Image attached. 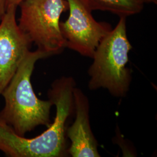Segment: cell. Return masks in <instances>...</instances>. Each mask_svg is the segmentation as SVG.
Here are the masks:
<instances>
[{
    "instance_id": "cell-5",
    "label": "cell",
    "mask_w": 157,
    "mask_h": 157,
    "mask_svg": "<svg viewBox=\"0 0 157 157\" xmlns=\"http://www.w3.org/2000/svg\"><path fill=\"white\" fill-rule=\"evenodd\" d=\"M69 17L60 22V29L68 48L91 58L101 40L112 29L107 23L95 21L82 0H67Z\"/></svg>"
},
{
    "instance_id": "cell-8",
    "label": "cell",
    "mask_w": 157,
    "mask_h": 157,
    "mask_svg": "<svg viewBox=\"0 0 157 157\" xmlns=\"http://www.w3.org/2000/svg\"><path fill=\"white\" fill-rule=\"evenodd\" d=\"M90 11L112 12L120 17H129L140 13L144 6L139 0H82Z\"/></svg>"
},
{
    "instance_id": "cell-11",
    "label": "cell",
    "mask_w": 157,
    "mask_h": 157,
    "mask_svg": "<svg viewBox=\"0 0 157 157\" xmlns=\"http://www.w3.org/2000/svg\"><path fill=\"white\" fill-rule=\"evenodd\" d=\"M139 1L144 4L145 3H152L155 4H157V0H139Z\"/></svg>"
},
{
    "instance_id": "cell-6",
    "label": "cell",
    "mask_w": 157,
    "mask_h": 157,
    "mask_svg": "<svg viewBox=\"0 0 157 157\" xmlns=\"http://www.w3.org/2000/svg\"><path fill=\"white\" fill-rule=\"evenodd\" d=\"M17 9L8 8L0 21V95L30 51L32 44L18 26Z\"/></svg>"
},
{
    "instance_id": "cell-3",
    "label": "cell",
    "mask_w": 157,
    "mask_h": 157,
    "mask_svg": "<svg viewBox=\"0 0 157 157\" xmlns=\"http://www.w3.org/2000/svg\"><path fill=\"white\" fill-rule=\"evenodd\" d=\"M126 17H120L115 28L95 49L93 62L88 70L91 90L104 88L117 97H124L129 91L132 75L126 65L132 45L127 36Z\"/></svg>"
},
{
    "instance_id": "cell-1",
    "label": "cell",
    "mask_w": 157,
    "mask_h": 157,
    "mask_svg": "<svg viewBox=\"0 0 157 157\" xmlns=\"http://www.w3.org/2000/svg\"><path fill=\"white\" fill-rule=\"evenodd\" d=\"M75 84L71 77H62L53 82L48 96L56 107V115L54 122L41 135L26 138L0 121V151L10 157L65 156V123L73 111Z\"/></svg>"
},
{
    "instance_id": "cell-9",
    "label": "cell",
    "mask_w": 157,
    "mask_h": 157,
    "mask_svg": "<svg viewBox=\"0 0 157 157\" xmlns=\"http://www.w3.org/2000/svg\"><path fill=\"white\" fill-rule=\"evenodd\" d=\"M23 0H6V10L11 7L17 8Z\"/></svg>"
},
{
    "instance_id": "cell-2",
    "label": "cell",
    "mask_w": 157,
    "mask_h": 157,
    "mask_svg": "<svg viewBox=\"0 0 157 157\" xmlns=\"http://www.w3.org/2000/svg\"><path fill=\"white\" fill-rule=\"evenodd\" d=\"M49 56L38 49L30 51L1 93L5 103L0 121L19 136H25L40 125L48 128L51 124L50 110L54 105L50 100L39 99L31 83L36 63Z\"/></svg>"
},
{
    "instance_id": "cell-4",
    "label": "cell",
    "mask_w": 157,
    "mask_h": 157,
    "mask_svg": "<svg viewBox=\"0 0 157 157\" xmlns=\"http://www.w3.org/2000/svg\"><path fill=\"white\" fill-rule=\"evenodd\" d=\"M19 28L37 49L50 56L66 48L60 17L68 10L67 0H23L20 4Z\"/></svg>"
},
{
    "instance_id": "cell-10",
    "label": "cell",
    "mask_w": 157,
    "mask_h": 157,
    "mask_svg": "<svg viewBox=\"0 0 157 157\" xmlns=\"http://www.w3.org/2000/svg\"><path fill=\"white\" fill-rule=\"evenodd\" d=\"M6 11V0H0V21Z\"/></svg>"
},
{
    "instance_id": "cell-7",
    "label": "cell",
    "mask_w": 157,
    "mask_h": 157,
    "mask_svg": "<svg viewBox=\"0 0 157 157\" xmlns=\"http://www.w3.org/2000/svg\"><path fill=\"white\" fill-rule=\"evenodd\" d=\"M76 119L67 129L71 141L68 153L73 157H99L97 142L92 133L89 119V103L87 97L78 88L73 90Z\"/></svg>"
}]
</instances>
